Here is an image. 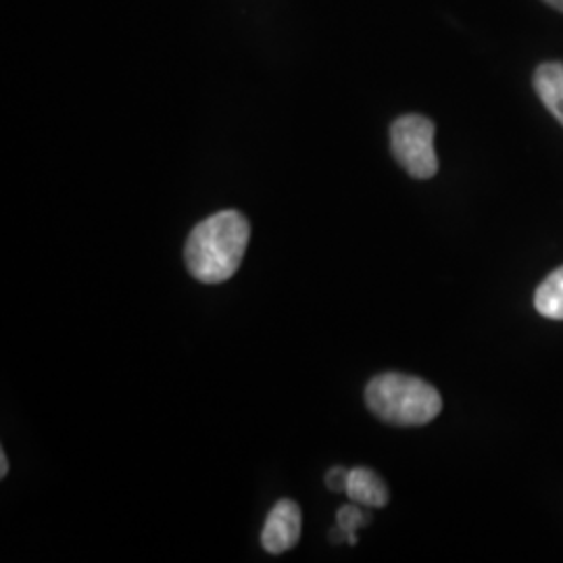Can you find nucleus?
<instances>
[{"instance_id": "nucleus-5", "label": "nucleus", "mask_w": 563, "mask_h": 563, "mask_svg": "<svg viewBox=\"0 0 563 563\" xmlns=\"http://www.w3.org/2000/svg\"><path fill=\"white\" fill-rule=\"evenodd\" d=\"M346 495L353 504L363 505V507H386L390 501L386 483L374 470H367V467L351 470Z\"/></svg>"}, {"instance_id": "nucleus-8", "label": "nucleus", "mask_w": 563, "mask_h": 563, "mask_svg": "<svg viewBox=\"0 0 563 563\" xmlns=\"http://www.w3.org/2000/svg\"><path fill=\"white\" fill-rule=\"evenodd\" d=\"M362 507H357V505H344V507L339 509V514H336L339 532H341L342 539L349 544L357 543L355 532H357L362 526L369 522V516H367L365 511H362Z\"/></svg>"}, {"instance_id": "nucleus-7", "label": "nucleus", "mask_w": 563, "mask_h": 563, "mask_svg": "<svg viewBox=\"0 0 563 563\" xmlns=\"http://www.w3.org/2000/svg\"><path fill=\"white\" fill-rule=\"evenodd\" d=\"M534 307L547 320L563 322V265L537 288Z\"/></svg>"}, {"instance_id": "nucleus-2", "label": "nucleus", "mask_w": 563, "mask_h": 563, "mask_svg": "<svg viewBox=\"0 0 563 563\" xmlns=\"http://www.w3.org/2000/svg\"><path fill=\"white\" fill-rule=\"evenodd\" d=\"M369 411L393 426H423L443 411V397L422 378L388 372L365 386Z\"/></svg>"}, {"instance_id": "nucleus-11", "label": "nucleus", "mask_w": 563, "mask_h": 563, "mask_svg": "<svg viewBox=\"0 0 563 563\" xmlns=\"http://www.w3.org/2000/svg\"><path fill=\"white\" fill-rule=\"evenodd\" d=\"M549 7H553V9H558V11H562L563 13V0H544Z\"/></svg>"}, {"instance_id": "nucleus-10", "label": "nucleus", "mask_w": 563, "mask_h": 563, "mask_svg": "<svg viewBox=\"0 0 563 563\" xmlns=\"http://www.w3.org/2000/svg\"><path fill=\"white\" fill-rule=\"evenodd\" d=\"M0 463H2V470H0V476L4 478L9 474V457L4 451H0Z\"/></svg>"}, {"instance_id": "nucleus-4", "label": "nucleus", "mask_w": 563, "mask_h": 563, "mask_svg": "<svg viewBox=\"0 0 563 563\" xmlns=\"http://www.w3.org/2000/svg\"><path fill=\"white\" fill-rule=\"evenodd\" d=\"M301 507L290 499H282L272 507L263 526V549L272 555H282L290 551L301 539Z\"/></svg>"}, {"instance_id": "nucleus-1", "label": "nucleus", "mask_w": 563, "mask_h": 563, "mask_svg": "<svg viewBox=\"0 0 563 563\" xmlns=\"http://www.w3.org/2000/svg\"><path fill=\"white\" fill-rule=\"evenodd\" d=\"M251 239V225L241 211L225 209L202 220L188 236L184 260L190 276L201 284H222L241 267Z\"/></svg>"}, {"instance_id": "nucleus-9", "label": "nucleus", "mask_w": 563, "mask_h": 563, "mask_svg": "<svg viewBox=\"0 0 563 563\" xmlns=\"http://www.w3.org/2000/svg\"><path fill=\"white\" fill-rule=\"evenodd\" d=\"M349 476H351V470H344V467H332L328 474H325V484L330 490L334 493H346V484H349Z\"/></svg>"}, {"instance_id": "nucleus-3", "label": "nucleus", "mask_w": 563, "mask_h": 563, "mask_svg": "<svg viewBox=\"0 0 563 563\" xmlns=\"http://www.w3.org/2000/svg\"><path fill=\"white\" fill-rule=\"evenodd\" d=\"M434 134V123L423 115H402L390 125L393 155L416 180H430L439 172Z\"/></svg>"}, {"instance_id": "nucleus-6", "label": "nucleus", "mask_w": 563, "mask_h": 563, "mask_svg": "<svg viewBox=\"0 0 563 563\" xmlns=\"http://www.w3.org/2000/svg\"><path fill=\"white\" fill-rule=\"evenodd\" d=\"M532 84L544 107L563 125V63L551 60L539 65Z\"/></svg>"}]
</instances>
